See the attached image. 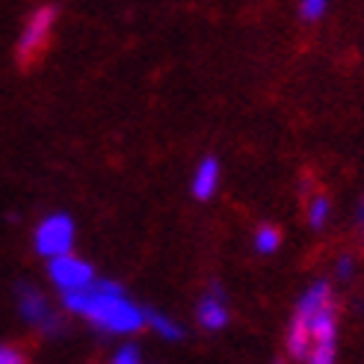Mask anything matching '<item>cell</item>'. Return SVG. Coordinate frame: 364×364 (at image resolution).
I'll return each instance as SVG.
<instances>
[{
  "instance_id": "8",
  "label": "cell",
  "mask_w": 364,
  "mask_h": 364,
  "mask_svg": "<svg viewBox=\"0 0 364 364\" xmlns=\"http://www.w3.org/2000/svg\"><path fill=\"white\" fill-rule=\"evenodd\" d=\"M193 196L196 198H210L220 187V163L213 157H205L202 163L196 166V175H193Z\"/></svg>"
},
{
  "instance_id": "3",
  "label": "cell",
  "mask_w": 364,
  "mask_h": 364,
  "mask_svg": "<svg viewBox=\"0 0 364 364\" xmlns=\"http://www.w3.org/2000/svg\"><path fill=\"white\" fill-rule=\"evenodd\" d=\"M71 246H75V223L65 213H53L45 216L36 228V249L45 258H63V255H71Z\"/></svg>"
},
{
  "instance_id": "10",
  "label": "cell",
  "mask_w": 364,
  "mask_h": 364,
  "mask_svg": "<svg viewBox=\"0 0 364 364\" xmlns=\"http://www.w3.org/2000/svg\"><path fill=\"white\" fill-rule=\"evenodd\" d=\"M282 243V234L279 228H272V225H261L258 231H255V249H258L261 255H269V252H276Z\"/></svg>"
},
{
  "instance_id": "1",
  "label": "cell",
  "mask_w": 364,
  "mask_h": 364,
  "mask_svg": "<svg viewBox=\"0 0 364 364\" xmlns=\"http://www.w3.org/2000/svg\"><path fill=\"white\" fill-rule=\"evenodd\" d=\"M65 308L110 335H134L145 323V311L127 299L122 287L113 282H95L92 287L80 290V294H68Z\"/></svg>"
},
{
  "instance_id": "4",
  "label": "cell",
  "mask_w": 364,
  "mask_h": 364,
  "mask_svg": "<svg viewBox=\"0 0 364 364\" xmlns=\"http://www.w3.org/2000/svg\"><path fill=\"white\" fill-rule=\"evenodd\" d=\"M53 21H57V9L53 6H39L27 18V24L21 30V39H18V57H21V63L36 60L45 50L48 39H50V30H53Z\"/></svg>"
},
{
  "instance_id": "15",
  "label": "cell",
  "mask_w": 364,
  "mask_h": 364,
  "mask_svg": "<svg viewBox=\"0 0 364 364\" xmlns=\"http://www.w3.org/2000/svg\"><path fill=\"white\" fill-rule=\"evenodd\" d=\"M338 276L341 279H350L353 276V258H341L338 261Z\"/></svg>"
},
{
  "instance_id": "13",
  "label": "cell",
  "mask_w": 364,
  "mask_h": 364,
  "mask_svg": "<svg viewBox=\"0 0 364 364\" xmlns=\"http://www.w3.org/2000/svg\"><path fill=\"white\" fill-rule=\"evenodd\" d=\"M113 364H142L139 361V350L134 347V343H127V347H122L113 358Z\"/></svg>"
},
{
  "instance_id": "9",
  "label": "cell",
  "mask_w": 364,
  "mask_h": 364,
  "mask_svg": "<svg viewBox=\"0 0 364 364\" xmlns=\"http://www.w3.org/2000/svg\"><path fill=\"white\" fill-rule=\"evenodd\" d=\"M145 323L151 326V329L160 335V338H166V341H181L184 338V329L172 320V317H166V314H157V311H151V314H145Z\"/></svg>"
},
{
  "instance_id": "11",
  "label": "cell",
  "mask_w": 364,
  "mask_h": 364,
  "mask_svg": "<svg viewBox=\"0 0 364 364\" xmlns=\"http://www.w3.org/2000/svg\"><path fill=\"white\" fill-rule=\"evenodd\" d=\"M329 210H332L329 198H326V196H314L311 205H308V223H311L314 228L326 225V220H329Z\"/></svg>"
},
{
  "instance_id": "5",
  "label": "cell",
  "mask_w": 364,
  "mask_h": 364,
  "mask_svg": "<svg viewBox=\"0 0 364 364\" xmlns=\"http://www.w3.org/2000/svg\"><path fill=\"white\" fill-rule=\"evenodd\" d=\"M50 282L57 284L63 294H80V290L95 284V269L89 267L77 255H63V258L50 261Z\"/></svg>"
},
{
  "instance_id": "12",
  "label": "cell",
  "mask_w": 364,
  "mask_h": 364,
  "mask_svg": "<svg viewBox=\"0 0 364 364\" xmlns=\"http://www.w3.org/2000/svg\"><path fill=\"white\" fill-rule=\"evenodd\" d=\"M323 12H326L323 0H305V4L299 6V15L305 18V21H317V18H323Z\"/></svg>"
},
{
  "instance_id": "16",
  "label": "cell",
  "mask_w": 364,
  "mask_h": 364,
  "mask_svg": "<svg viewBox=\"0 0 364 364\" xmlns=\"http://www.w3.org/2000/svg\"><path fill=\"white\" fill-rule=\"evenodd\" d=\"M361 216H364V202H361Z\"/></svg>"
},
{
  "instance_id": "7",
  "label": "cell",
  "mask_w": 364,
  "mask_h": 364,
  "mask_svg": "<svg viewBox=\"0 0 364 364\" xmlns=\"http://www.w3.org/2000/svg\"><path fill=\"white\" fill-rule=\"evenodd\" d=\"M198 323L205 329H223L228 323V308H225V299L220 290H210V294L198 302Z\"/></svg>"
},
{
  "instance_id": "6",
  "label": "cell",
  "mask_w": 364,
  "mask_h": 364,
  "mask_svg": "<svg viewBox=\"0 0 364 364\" xmlns=\"http://www.w3.org/2000/svg\"><path fill=\"white\" fill-rule=\"evenodd\" d=\"M18 311H21V317L27 323L39 326L42 332H57V317H53L48 299L36 287H30V284L18 287Z\"/></svg>"
},
{
  "instance_id": "2",
  "label": "cell",
  "mask_w": 364,
  "mask_h": 364,
  "mask_svg": "<svg viewBox=\"0 0 364 364\" xmlns=\"http://www.w3.org/2000/svg\"><path fill=\"white\" fill-rule=\"evenodd\" d=\"M308 335H311V353L308 364H335V305H332V287L326 282H317L305 290V296L296 305V317Z\"/></svg>"
},
{
  "instance_id": "14",
  "label": "cell",
  "mask_w": 364,
  "mask_h": 364,
  "mask_svg": "<svg viewBox=\"0 0 364 364\" xmlns=\"http://www.w3.org/2000/svg\"><path fill=\"white\" fill-rule=\"evenodd\" d=\"M0 364H24V355L18 350L4 347V343H0Z\"/></svg>"
}]
</instances>
